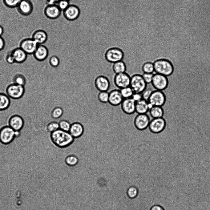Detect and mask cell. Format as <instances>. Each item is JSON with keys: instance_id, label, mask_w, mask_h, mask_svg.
Here are the masks:
<instances>
[{"instance_id": "obj_45", "label": "cell", "mask_w": 210, "mask_h": 210, "mask_svg": "<svg viewBox=\"0 0 210 210\" xmlns=\"http://www.w3.org/2000/svg\"><path fill=\"white\" fill-rule=\"evenodd\" d=\"M5 41L2 36H0V51L2 50L5 46Z\"/></svg>"}, {"instance_id": "obj_40", "label": "cell", "mask_w": 210, "mask_h": 210, "mask_svg": "<svg viewBox=\"0 0 210 210\" xmlns=\"http://www.w3.org/2000/svg\"><path fill=\"white\" fill-rule=\"evenodd\" d=\"M154 73H143L142 75L143 79L147 84L151 83L152 80Z\"/></svg>"}, {"instance_id": "obj_12", "label": "cell", "mask_w": 210, "mask_h": 210, "mask_svg": "<svg viewBox=\"0 0 210 210\" xmlns=\"http://www.w3.org/2000/svg\"><path fill=\"white\" fill-rule=\"evenodd\" d=\"M38 44L32 38H26L20 42L19 47L27 55L33 54Z\"/></svg>"}, {"instance_id": "obj_28", "label": "cell", "mask_w": 210, "mask_h": 210, "mask_svg": "<svg viewBox=\"0 0 210 210\" xmlns=\"http://www.w3.org/2000/svg\"><path fill=\"white\" fill-rule=\"evenodd\" d=\"M141 69L143 73H154V67L153 62L147 61L142 65Z\"/></svg>"}, {"instance_id": "obj_1", "label": "cell", "mask_w": 210, "mask_h": 210, "mask_svg": "<svg viewBox=\"0 0 210 210\" xmlns=\"http://www.w3.org/2000/svg\"><path fill=\"white\" fill-rule=\"evenodd\" d=\"M50 138L55 145L61 148L68 147L71 144L74 140V138L69 132L60 129L51 133Z\"/></svg>"}, {"instance_id": "obj_25", "label": "cell", "mask_w": 210, "mask_h": 210, "mask_svg": "<svg viewBox=\"0 0 210 210\" xmlns=\"http://www.w3.org/2000/svg\"><path fill=\"white\" fill-rule=\"evenodd\" d=\"M148 112L152 118L163 117L164 114L163 107L158 106H151Z\"/></svg>"}, {"instance_id": "obj_37", "label": "cell", "mask_w": 210, "mask_h": 210, "mask_svg": "<svg viewBox=\"0 0 210 210\" xmlns=\"http://www.w3.org/2000/svg\"><path fill=\"white\" fill-rule=\"evenodd\" d=\"M138 192V190L136 187L131 186L128 188L127 194L129 198L132 199L135 198L137 196Z\"/></svg>"}, {"instance_id": "obj_22", "label": "cell", "mask_w": 210, "mask_h": 210, "mask_svg": "<svg viewBox=\"0 0 210 210\" xmlns=\"http://www.w3.org/2000/svg\"><path fill=\"white\" fill-rule=\"evenodd\" d=\"M24 120L20 116L14 115L12 116L10 119L9 126L15 131H19L23 127Z\"/></svg>"}, {"instance_id": "obj_43", "label": "cell", "mask_w": 210, "mask_h": 210, "mask_svg": "<svg viewBox=\"0 0 210 210\" xmlns=\"http://www.w3.org/2000/svg\"><path fill=\"white\" fill-rule=\"evenodd\" d=\"M6 61L8 63L10 64L15 63L14 59L10 52L6 55Z\"/></svg>"}, {"instance_id": "obj_41", "label": "cell", "mask_w": 210, "mask_h": 210, "mask_svg": "<svg viewBox=\"0 0 210 210\" xmlns=\"http://www.w3.org/2000/svg\"><path fill=\"white\" fill-rule=\"evenodd\" d=\"M59 59L56 56H52L49 59V63L50 65L52 67H56L59 64Z\"/></svg>"}, {"instance_id": "obj_8", "label": "cell", "mask_w": 210, "mask_h": 210, "mask_svg": "<svg viewBox=\"0 0 210 210\" xmlns=\"http://www.w3.org/2000/svg\"><path fill=\"white\" fill-rule=\"evenodd\" d=\"M131 76L126 72L115 74L113 78L115 86L119 89L130 86Z\"/></svg>"}, {"instance_id": "obj_23", "label": "cell", "mask_w": 210, "mask_h": 210, "mask_svg": "<svg viewBox=\"0 0 210 210\" xmlns=\"http://www.w3.org/2000/svg\"><path fill=\"white\" fill-rule=\"evenodd\" d=\"M14 59L15 63H21L26 60L27 54L20 47H16L10 52Z\"/></svg>"}, {"instance_id": "obj_10", "label": "cell", "mask_w": 210, "mask_h": 210, "mask_svg": "<svg viewBox=\"0 0 210 210\" xmlns=\"http://www.w3.org/2000/svg\"><path fill=\"white\" fill-rule=\"evenodd\" d=\"M64 18L69 21L76 20L79 16L80 10L77 5L70 4L63 11H62Z\"/></svg>"}, {"instance_id": "obj_4", "label": "cell", "mask_w": 210, "mask_h": 210, "mask_svg": "<svg viewBox=\"0 0 210 210\" xmlns=\"http://www.w3.org/2000/svg\"><path fill=\"white\" fill-rule=\"evenodd\" d=\"M147 86L142 75L135 73L131 76L130 87L134 93L141 94L147 89Z\"/></svg>"}, {"instance_id": "obj_47", "label": "cell", "mask_w": 210, "mask_h": 210, "mask_svg": "<svg viewBox=\"0 0 210 210\" xmlns=\"http://www.w3.org/2000/svg\"><path fill=\"white\" fill-rule=\"evenodd\" d=\"M46 5L56 4L59 0H45Z\"/></svg>"}, {"instance_id": "obj_13", "label": "cell", "mask_w": 210, "mask_h": 210, "mask_svg": "<svg viewBox=\"0 0 210 210\" xmlns=\"http://www.w3.org/2000/svg\"><path fill=\"white\" fill-rule=\"evenodd\" d=\"M150 120L147 114H137L134 119V125L139 130H144L148 127Z\"/></svg>"}, {"instance_id": "obj_48", "label": "cell", "mask_w": 210, "mask_h": 210, "mask_svg": "<svg viewBox=\"0 0 210 210\" xmlns=\"http://www.w3.org/2000/svg\"><path fill=\"white\" fill-rule=\"evenodd\" d=\"M4 32V28L2 26L0 25V36H2Z\"/></svg>"}, {"instance_id": "obj_26", "label": "cell", "mask_w": 210, "mask_h": 210, "mask_svg": "<svg viewBox=\"0 0 210 210\" xmlns=\"http://www.w3.org/2000/svg\"><path fill=\"white\" fill-rule=\"evenodd\" d=\"M112 64V70L115 74L126 72L127 65L123 60L117 62Z\"/></svg>"}, {"instance_id": "obj_19", "label": "cell", "mask_w": 210, "mask_h": 210, "mask_svg": "<svg viewBox=\"0 0 210 210\" xmlns=\"http://www.w3.org/2000/svg\"><path fill=\"white\" fill-rule=\"evenodd\" d=\"M34 57L38 62L44 61L47 58L48 51L46 47L43 44L38 45L34 53Z\"/></svg>"}, {"instance_id": "obj_7", "label": "cell", "mask_w": 210, "mask_h": 210, "mask_svg": "<svg viewBox=\"0 0 210 210\" xmlns=\"http://www.w3.org/2000/svg\"><path fill=\"white\" fill-rule=\"evenodd\" d=\"M166 126V121L164 117L152 118L150 120L148 127L151 132L157 134L164 131Z\"/></svg>"}, {"instance_id": "obj_35", "label": "cell", "mask_w": 210, "mask_h": 210, "mask_svg": "<svg viewBox=\"0 0 210 210\" xmlns=\"http://www.w3.org/2000/svg\"><path fill=\"white\" fill-rule=\"evenodd\" d=\"M46 128L47 131L50 133L59 129V123L56 121H51L46 125Z\"/></svg>"}, {"instance_id": "obj_33", "label": "cell", "mask_w": 210, "mask_h": 210, "mask_svg": "<svg viewBox=\"0 0 210 210\" xmlns=\"http://www.w3.org/2000/svg\"><path fill=\"white\" fill-rule=\"evenodd\" d=\"M22 0H2L5 6L9 8H17Z\"/></svg>"}, {"instance_id": "obj_6", "label": "cell", "mask_w": 210, "mask_h": 210, "mask_svg": "<svg viewBox=\"0 0 210 210\" xmlns=\"http://www.w3.org/2000/svg\"><path fill=\"white\" fill-rule=\"evenodd\" d=\"M151 107L152 106L163 107L166 102V97L163 91H152L147 100Z\"/></svg>"}, {"instance_id": "obj_44", "label": "cell", "mask_w": 210, "mask_h": 210, "mask_svg": "<svg viewBox=\"0 0 210 210\" xmlns=\"http://www.w3.org/2000/svg\"><path fill=\"white\" fill-rule=\"evenodd\" d=\"M132 98L135 101H137L142 99L141 94L134 93Z\"/></svg>"}, {"instance_id": "obj_11", "label": "cell", "mask_w": 210, "mask_h": 210, "mask_svg": "<svg viewBox=\"0 0 210 210\" xmlns=\"http://www.w3.org/2000/svg\"><path fill=\"white\" fill-rule=\"evenodd\" d=\"M15 136V131L9 126L2 127L0 130V141L3 144L11 142Z\"/></svg>"}, {"instance_id": "obj_42", "label": "cell", "mask_w": 210, "mask_h": 210, "mask_svg": "<svg viewBox=\"0 0 210 210\" xmlns=\"http://www.w3.org/2000/svg\"><path fill=\"white\" fill-rule=\"evenodd\" d=\"M152 91L150 89H146L142 93V99L147 101Z\"/></svg>"}, {"instance_id": "obj_29", "label": "cell", "mask_w": 210, "mask_h": 210, "mask_svg": "<svg viewBox=\"0 0 210 210\" xmlns=\"http://www.w3.org/2000/svg\"><path fill=\"white\" fill-rule=\"evenodd\" d=\"M13 83L25 86L26 81L25 77L22 74L18 73L14 75L13 78Z\"/></svg>"}, {"instance_id": "obj_34", "label": "cell", "mask_w": 210, "mask_h": 210, "mask_svg": "<svg viewBox=\"0 0 210 210\" xmlns=\"http://www.w3.org/2000/svg\"><path fill=\"white\" fill-rule=\"evenodd\" d=\"M98 98L99 101L102 103H108L109 99V92L108 91H101L99 94Z\"/></svg>"}, {"instance_id": "obj_46", "label": "cell", "mask_w": 210, "mask_h": 210, "mask_svg": "<svg viewBox=\"0 0 210 210\" xmlns=\"http://www.w3.org/2000/svg\"><path fill=\"white\" fill-rule=\"evenodd\" d=\"M150 210H164V209L161 206L158 205H155L151 207Z\"/></svg>"}, {"instance_id": "obj_32", "label": "cell", "mask_w": 210, "mask_h": 210, "mask_svg": "<svg viewBox=\"0 0 210 210\" xmlns=\"http://www.w3.org/2000/svg\"><path fill=\"white\" fill-rule=\"evenodd\" d=\"M64 109L61 107L58 106L53 108L51 111V116L54 119H58L63 115Z\"/></svg>"}, {"instance_id": "obj_2", "label": "cell", "mask_w": 210, "mask_h": 210, "mask_svg": "<svg viewBox=\"0 0 210 210\" xmlns=\"http://www.w3.org/2000/svg\"><path fill=\"white\" fill-rule=\"evenodd\" d=\"M155 73L167 76L173 71V67L171 62L163 57L155 59L153 62Z\"/></svg>"}, {"instance_id": "obj_18", "label": "cell", "mask_w": 210, "mask_h": 210, "mask_svg": "<svg viewBox=\"0 0 210 210\" xmlns=\"http://www.w3.org/2000/svg\"><path fill=\"white\" fill-rule=\"evenodd\" d=\"M95 85L97 89L100 91H108L111 87L110 81L107 76H99L95 80Z\"/></svg>"}, {"instance_id": "obj_5", "label": "cell", "mask_w": 210, "mask_h": 210, "mask_svg": "<svg viewBox=\"0 0 210 210\" xmlns=\"http://www.w3.org/2000/svg\"><path fill=\"white\" fill-rule=\"evenodd\" d=\"M6 91V95L10 99L17 100L22 98L24 95L25 86L12 83L7 87Z\"/></svg>"}, {"instance_id": "obj_17", "label": "cell", "mask_w": 210, "mask_h": 210, "mask_svg": "<svg viewBox=\"0 0 210 210\" xmlns=\"http://www.w3.org/2000/svg\"><path fill=\"white\" fill-rule=\"evenodd\" d=\"M136 102L132 98L124 99L121 104L122 111L127 115H131L135 112Z\"/></svg>"}, {"instance_id": "obj_21", "label": "cell", "mask_w": 210, "mask_h": 210, "mask_svg": "<svg viewBox=\"0 0 210 210\" xmlns=\"http://www.w3.org/2000/svg\"><path fill=\"white\" fill-rule=\"evenodd\" d=\"M84 132L83 125L79 122H75L71 124L69 131L71 135L74 138L81 137Z\"/></svg>"}, {"instance_id": "obj_27", "label": "cell", "mask_w": 210, "mask_h": 210, "mask_svg": "<svg viewBox=\"0 0 210 210\" xmlns=\"http://www.w3.org/2000/svg\"><path fill=\"white\" fill-rule=\"evenodd\" d=\"M11 102L10 99L6 94L0 93V111L8 108L10 105Z\"/></svg>"}, {"instance_id": "obj_38", "label": "cell", "mask_w": 210, "mask_h": 210, "mask_svg": "<svg viewBox=\"0 0 210 210\" xmlns=\"http://www.w3.org/2000/svg\"><path fill=\"white\" fill-rule=\"evenodd\" d=\"M59 9L63 11L70 4V1L67 0H59L56 4Z\"/></svg>"}, {"instance_id": "obj_16", "label": "cell", "mask_w": 210, "mask_h": 210, "mask_svg": "<svg viewBox=\"0 0 210 210\" xmlns=\"http://www.w3.org/2000/svg\"><path fill=\"white\" fill-rule=\"evenodd\" d=\"M108 103L113 106H117L121 104L123 99L119 89H114L109 91Z\"/></svg>"}, {"instance_id": "obj_31", "label": "cell", "mask_w": 210, "mask_h": 210, "mask_svg": "<svg viewBox=\"0 0 210 210\" xmlns=\"http://www.w3.org/2000/svg\"><path fill=\"white\" fill-rule=\"evenodd\" d=\"M120 92L123 99H127L132 98L134 93L131 88L128 86L120 89Z\"/></svg>"}, {"instance_id": "obj_30", "label": "cell", "mask_w": 210, "mask_h": 210, "mask_svg": "<svg viewBox=\"0 0 210 210\" xmlns=\"http://www.w3.org/2000/svg\"><path fill=\"white\" fill-rule=\"evenodd\" d=\"M66 164L69 166L73 167L76 165L79 162L78 158L74 155H70L67 156L65 159Z\"/></svg>"}, {"instance_id": "obj_36", "label": "cell", "mask_w": 210, "mask_h": 210, "mask_svg": "<svg viewBox=\"0 0 210 210\" xmlns=\"http://www.w3.org/2000/svg\"><path fill=\"white\" fill-rule=\"evenodd\" d=\"M59 129L64 131L69 132L71 124L67 120H61L59 123Z\"/></svg>"}, {"instance_id": "obj_20", "label": "cell", "mask_w": 210, "mask_h": 210, "mask_svg": "<svg viewBox=\"0 0 210 210\" xmlns=\"http://www.w3.org/2000/svg\"><path fill=\"white\" fill-rule=\"evenodd\" d=\"M31 38L38 45L43 44L47 41L48 35L46 31L39 29L36 30L33 32Z\"/></svg>"}, {"instance_id": "obj_15", "label": "cell", "mask_w": 210, "mask_h": 210, "mask_svg": "<svg viewBox=\"0 0 210 210\" xmlns=\"http://www.w3.org/2000/svg\"><path fill=\"white\" fill-rule=\"evenodd\" d=\"M16 8L20 14L27 16L32 13L34 6L31 0H22Z\"/></svg>"}, {"instance_id": "obj_24", "label": "cell", "mask_w": 210, "mask_h": 210, "mask_svg": "<svg viewBox=\"0 0 210 210\" xmlns=\"http://www.w3.org/2000/svg\"><path fill=\"white\" fill-rule=\"evenodd\" d=\"M150 107L147 101L143 99L136 102L135 112L137 114H147Z\"/></svg>"}, {"instance_id": "obj_14", "label": "cell", "mask_w": 210, "mask_h": 210, "mask_svg": "<svg viewBox=\"0 0 210 210\" xmlns=\"http://www.w3.org/2000/svg\"><path fill=\"white\" fill-rule=\"evenodd\" d=\"M62 12L56 4L46 5L43 10L45 16L50 19L58 18L61 15Z\"/></svg>"}, {"instance_id": "obj_39", "label": "cell", "mask_w": 210, "mask_h": 210, "mask_svg": "<svg viewBox=\"0 0 210 210\" xmlns=\"http://www.w3.org/2000/svg\"><path fill=\"white\" fill-rule=\"evenodd\" d=\"M21 192L18 191L16 193L15 198L14 200L13 204L14 207L16 208H19L22 204L21 199Z\"/></svg>"}, {"instance_id": "obj_9", "label": "cell", "mask_w": 210, "mask_h": 210, "mask_svg": "<svg viewBox=\"0 0 210 210\" xmlns=\"http://www.w3.org/2000/svg\"><path fill=\"white\" fill-rule=\"evenodd\" d=\"M151 83L155 90L163 91L168 86V79L166 76L154 73Z\"/></svg>"}, {"instance_id": "obj_3", "label": "cell", "mask_w": 210, "mask_h": 210, "mask_svg": "<svg viewBox=\"0 0 210 210\" xmlns=\"http://www.w3.org/2000/svg\"><path fill=\"white\" fill-rule=\"evenodd\" d=\"M105 58L109 63L113 64L123 60L124 56L123 51L120 48L112 46L108 47L106 50Z\"/></svg>"}, {"instance_id": "obj_49", "label": "cell", "mask_w": 210, "mask_h": 210, "mask_svg": "<svg viewBox=\"0 0 210 210\" xmlns=\"http://www.w3.org/2000/svg\"><path fill=\"white\" fill-rule=\"evenodd\" d=\"M68 0V1H71V0Z\"/></svg>"}]
</instances>
